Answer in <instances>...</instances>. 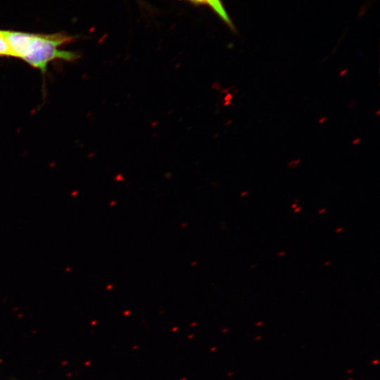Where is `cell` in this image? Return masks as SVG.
<instances>
[{"label":"cell","mask_w":380,"mask_h":380,"mask_svg":"<svg viewBox=\"0 0 380 380\" xmlns=\"http://www.w3.org/2000/svg\"><path fill=\"white\" fill-rule=\"evenodd\" d=\"M301 210V208L300 207H296V208H294V213H298L299 212L300 210Z\"/></svg>","instance_id":"cell-5"},{"label":"cell","mask_w":380,"mask_h":380,"mask_svg":"<svg viewBox=\"0 0 380 380\" xmlns=\"http://www.w3.org/2000/svg\"><path fill=\"white\" fill-rule=\"evenodd\" d=\"M326 210H327L326 208H322V209H321V210H319L318 211V213H319V215H321V214L324 213Z\"/></svg>","instance_id":"cell-4"},{"label":"cell","mask_w":380,"mask_h":380,"mask_svg":"<svg viewBox=\"0 0 380 380\" xmlns=\"http://www.w3.org/2000/svg\"><path fill=\"white\" fill-rule=\"evenodd\" d=\"M208 4L217 13V15L225 22L229 27L234 30V26L226 12L220 0H193Z\"/></svg>","instance_id":"cell-2"},{"label":"cell","mask_w":380,"mask_h":380,"mask_svg":"<svg viewBox=\"0 0 380 380\" xmlns=\"http://www.w3.org/2000/svg\"><path fill=\"white\" fill-rule=\"evenodd\" d=\"M331 263V261H327L326 263L324 264V265H328Z\"/></svg>","instance_id":"cell-9"},{"label":"cell","mask_w":380,"mask_h":380,"mask_svg":"<svg viewBox=\"0 0 380 380\" xmlns=\"http://www.w3.org/2000/svg\"><path fill=\"white\" fill-rule=\"evenodd\" d=\"M246 194H247V191L243 192V193L241 194V196H245V195H246Z\"/></svg>","instance_id":"cell-10"},{"label":"cell","mask_w":380,"mask_h":380,"mask_svg":"<svg viewBox=\"0 0 380 380\" xmlns=\"http://www.w3.org/2000/svg\"><path fill=\"white\" fill-rule=\"evenodd\" d=\"M297 206H298L297 203H293V204H292L291 208H296Z\"/></svg>","instance_id":"cell-7"},{"label":"cell","mask_w":380,"mask_h":380,"mask_svg":"<svg viewBox=\"0 0 380 380\" xmlns=\"http://www.w3.org/2000/svg\"><path fill=\"white\" fill-rule=\"evenodd\" d=\"M284 254H285V252L283 251V252L279 253H278V255H279V256H281V255H284Z\"/></svg>","instance_id":"cell-8"},{"label":"cell","mask_w":380,"mask_h":380,"mask_svg":"<svg viewBox=\"0 0 380 380\" xmlns=\"http://www.w3.org/2000/svg\"><path fill=\"white\" fill-rule=\"evenodd\" d=\"M11 56L6 31L0 30V56Z\"/></svg>","instance_id":"cell-3"},{"label":"cell","mask_w":380,"mask_h":380,"mask_svg":"<svg viewBox=\"0 0 380 380\" xmlns=\"http://www.w3.org/2000/svg\"><path fill=\"white\" fill-rule=\"evenodd\" d=\"M343 231V227H339L338 229H336V233H339Z\"/></svg>","instance_id":"cell-6"},{"label":"cell","mask_w":380,"mask_h":380,"mask_svg":"<svg viewBox=\"0 0 380 380\" xmlns=\"http://www.w3.org/2000/svg\"><path fill=\"white\" fill-rule=\"evenodd\" d=\"M11 56L20 58L42 72L55 59L75 60V53L61 50L58 47L69 42L70 37L61 34H34L20 32L6 31Z\"/></svg>","instance_id":"cell-1"}]
</instances>
